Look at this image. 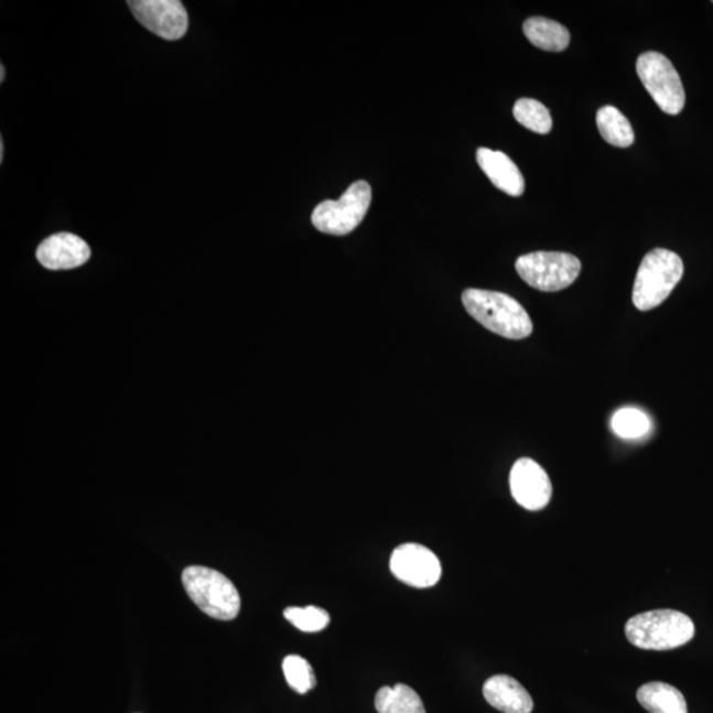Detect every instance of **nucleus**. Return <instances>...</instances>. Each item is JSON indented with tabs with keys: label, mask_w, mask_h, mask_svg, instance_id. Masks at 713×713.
Listing matches in <instances>:
<instances>
[{
	"label": "nucleus",
	"mask_w": 713,
	"mask_h": 713,
	"mask_svg": "<svg viewBox=\"0 0 713 713\" xmlns=\"http://www.w3.org/2000/svg\"><path fill=\"white\" fill-rule=\"evenodd\" d=\"M462 299L466 312L496 335L510 339L531 335L529 313L515 298L503 292L468 289Z\"/></svg>",
	"instance_id": "1"
},
{
	"label": "nucleus",
	"mask_w": 713,
	"mask_h": 713,
	"mask_svg": "<svg viewBox=\"0 0 713 713\" xmlns=\"http://www.w3.org/2000/svg\"><path fill=\"white\" fill-rule=\"evenodd\" d=\"M629 642L645 650H672L691 641L695 626L684 613L659 609L631 617L625 625Z\"/></svg>",
	"instance_id": "2"
},
{
	"label": "nucleus",
	"mask_w": 713,
	"mask_h": 713,
	"mask_svg": "<svg viewBox=\"0 0 713 713\" xmlns=\"http://www.w3.org/2000/svg\"><path fill=\"white\" fill-rule=\"evenodd\" d=\"M183 585L190 596L205 615L230 622L241 611V596L237 586L217 570L191 565L183 571Z\"/></svg>",
	"instance_id": "3"
},
{
	"label": "nucleus",
	"mask_w": 713,
	"mask_h": 713,
	"mask_svg": "<svg viewBox=\"0 0 713 713\" xmlns=\"http://www.w3.org/2000/svg\"><path fill=\"white\" fill-rule=\"evenodd\" d=\"M681 257L670 250L655 249L642 259L633 287V303L639 311L655 310L670 296L683 277Z\"/></svg>",
	"instance_id": "4"
},
{
	"label": "nucleus",
	"mask_w": 713,
	"mask_h": 713,
	"mask_svg": "<svg viewBox=\"0 0 713 713\" xmlns=\"http://www.w3.org/2000/svg\"><path fill=\"white\" fill-rule=\"evenodd\" d=\"M516 269L526 283L543 292L568 289L582 271L575 256L561 251H537L519 257Z\"/></svg>",
	"instance_id": "5"
},
{
	"label": "nucleus",
	"mask_w": 713,
	"mask_h": 713,
	"mask_svg": "<svg viewBox=\"0 0 713 713\" xmlns=\"http://www.w3.org/2000/svg\"><path fill=\"white\" fill-rule=\"evenodd\" d=\"M371 204V186L366 182L353 183L342 198L326 199L312 213V224L318 231L331 236H346L364 222Z\"/></svg>",
	"instance_id": "6"
},
{
	"label": "nucleus",
	"mask_w": 713,
	"mask_h": 713,
	"mask_svg": "<svg viewBox=\"0 0 713 713\" xmlns=\"http://www.w3.org/2000/svg\"><path fill=\"white\" fill-rule=\"evenodd\" d=\"M637 75L658 108L678 116L685 105L681 76L670 60L658 52H646L637 60Z\"/></svg>",
	"instance_id": "7"
},
{
	"label": "nucleus",
	"mask_w": 713,
	"mask_h": 713,
	"mask_svg": "<svg viewBox=\"0 0 713 713\" xmlns=\"http://www.w3.org/2000/svg\"><path fill=\"white\" fill-rule=\"evenodd\" d=\"M132 15L159 37L175 42L188 31L190 18L180 0H132Z\"/></svg>",
	"instance_id": "8"
},
{
	"label": "nucleus",
	"mask_w": 713,
	"mask_h": 713,
	"mask_svg": "<svg viewBox=\"0 0 713 713\" xmlns=\"http://www.w3.org/2000/svg\"><path fill=\"white\" fill-rule=\"evenodd\" d=\"M392 575L415 588H430L442 577V564L433 552L418 543L399 545L390 559Z\"/></svg>",
	"instance_id": "9"
},
{
	"label": "nucleus",
	"mask_w": 713,
	"mask_h": 713,
	"mask_svg": "<svg viewBox=\"0 0 713 713\" xmlns=\"http://www.w3.org/2000/svg\"><path fill=\"white\" fill-rule=\"evenodd\" d=\"M511 495L522 508L538 511L549 505L552 486L548 473L534 460L523 457L510 472Z\"/></svg>",
	"instance_id": "10"
},
{
	"label": "nucleus",
	"mask_w": 713,
	"mask_h": 713,
	"mask_svg": "<svg viewBox=\"0 0 713 713\" xmlns=\"http://www.w3.org/2000/svg\"><path fill=\"white\" fill-rule=\"evenodd\" d=\"M89 245L72 233H58L40 244L36 258L43 268L57 270L77 269L89 261Z\"/></svg>",
	"instance_id": "11"
},
{
	"label": "nucleus",
	"mask_w": 713,
	"mask_h": 713,
	"mask_svg": "<svg viewBox=\"0 0 713 713\" xmlns=\"http://www.w3.org/2000/svg\"><path fill=\"white\" fill-rule=\"evenodd\" d=\"M477 163L493 185L509 196H521L525 192V179L517 164L501 151L490 149L477 150Z\"/></svg>",
	"instance_id": "12"
},
{
	"label": "nucleus",
	"mask_w": 713,
	"mask_h": 713,
	"mask_svg": "<svg viewBox=\"0 0 713 713\" xmlns=\"http://www.w3.org/2000/svg\"><path fill=\"white\" fill-rule=\"evenodd\" d=\"M484 696L491 707L504 713H531L534 702L515 678L495 676L484 684Z\"/></svg>",
	"instance_id": "13"
},
{
	"label": "nucleus",
	"mask_w": 713,
	"mask_h": 713,
	"mask_svg": "<svg viewBox=\"0 0 713 713\" xmlns=\"http://www.w3.org/2000/svg\"><path fill=\"white\" fill-rule=\"evenodd\" d=\"M637 699L650 713H689L682 692L668 683L644 684L637 691Z\"/></svg>",
	"instance_id": "14"
},
{
	"label": "nucleus",
	"mask_w": 713,
	"mask_h": 713,
	"mask_svg": "<svg viewBox=\"0 0 713 713\" xmlns=\"http://www.w3.org/2000/svg\"><path fill=\"white\" fill-rule=\"evenodd\" d=\"M523 32L532 45L543 51L562 52L571 42L570 31L564 25L542 17L526 20Z\"/></svg>",
	"instance_id": "15"
},
{
	"label": "nucleus",
	"mask_w": 713,
	"mask_h": 713,
	"mask_svg": "<svg viewBox=\"0 0 713 713\" xmlns=\"http://www.w3.org/2000/svg\"><path fill=\"white\" fill-rule=\"evenodd\" d=\"M596 122L599 134L609 144L626 149L635 143V131H633L629 119L615 106H604L599 109Z\"/></svg>",
	"instance_id": "16"
},
{
	"label": "nucleus",
	"mask_w": 713,
	"mask_h": 713,
	"mask_svg": "<svg viewBox=\"0 0 713 713\" xmlns=\"http://www.w3.org/2000/svg\"><path fill=\"white\" fill-rule=\"evenodd\" d=\"M376 709L379 713H425L421 696L406 684L385 685L379 690Z\"/></svg>",
	"instance_id": "17"
},
{
	"label": "nucleus",
	"mask_w": 713,
	"mask_h": 713,
	"mask_svg": "<svg viewBox=\"0 0 713 713\" xmlns=\"http://www.w3.org/2000/svg\"><path fill=\"white\" fill-rule=\"evenodd\" d=\"M512 115L523 128L537 132V134H549L552 129L550 110L537 99L521 98L515 105Z\"/></svg>",
	"instance_id": "18"
},
{
	"label": "nucleus",
	"mask_w": 713,
	"mask_h": 713,
	"mask_svg": "<svg viewBox=\"0 0 713 713\" xmlns=\"http://www.w3.org/2000/svg\"><path fill=\"white\" fill-rule=\"evenodd\" d=\"M283 672L287 683L298 694L304 695L306 692L315 689V672H313L312 666L305 658L295 655L285 657Z\"/></svg>",
	"instance_id": "19"
},
{
	"label": "nucleus",
	"mask_w": 713,
	"mask_h": 713,
	"mask_svg": "<svg viewBox=\"0 0 713 713\" xmlns=\"http://www.w3.org/2000/svg\"><path fill=\"white\" fill-rule=\"evenodd\" d=\"M612 430L623 439H639L650 431V421L641 410L622 409L612 418Z\"/></svg>",
	"instance_id": "20"
},
{
	"label": "nucleus",
	"mask_w": 713,
	"mask_h": 713,
	"mask_svg": "<svg viewBox=\"0 0 713 713\" xmlns=\"http://www.w3.org/2000/svg\"><path fill=\"white\" fill-rule=\"evenodd\" d=\"M283 615L293 626L305 633L322 631L331 622L328 612L313 605L304 606V608L290 606L284 609Z\"/></svg>",
	"instance_id": "21"
},
{
	"label": "nucleus",
	"mask_w": 713,
	"mask_h": 713,
	"mask_svg": "<svg viewBox=\"0 0 713 713\" xmlns=\"http://www.w3.org/2000/svg\"><path fill=\"white\" fill-rule=\"evenodd\" d=\"M4 158V142L3 139H0V163H3Z\"/></svg>",
	"instance_id": "22"
},
{
	"label": "nucleus",
	"mask_w": 713,
	"mask_h": 713,
	"mask_svg": "<svg viewBox=\"0 0 713 713\" xmlns=\"http://www.w3.org/2000/svg\"><path fill=\"white\" fill-rule=\"evenodd\" d=\"M6 68L4 65H0V83L4 82Z\"/></svg>",
	"instance_id": "23"
}]
</instances>
